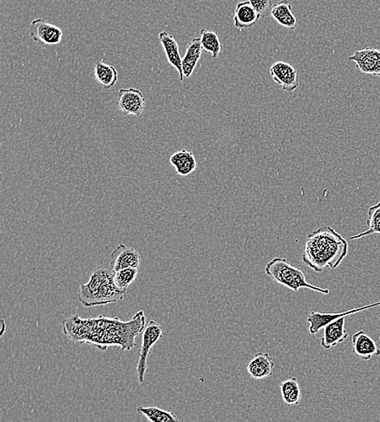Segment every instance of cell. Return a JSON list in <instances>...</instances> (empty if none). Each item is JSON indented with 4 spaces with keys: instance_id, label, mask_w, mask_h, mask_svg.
I'll return each instance as SVG.
<instances>
[{
    "instance_id": "1",
    "label": "cell",
    "mask_w": 380,
    "mask_h": 422,
    "mask_svg": "<svg viewBox=\"0 0 380 422\" xmlns=\"http://www.w3.org/2000/svg\"><path fill=\"white\" fill-rule=\"evenodd\" d=\"M145 314L138 312L131 321L123 323L119 318L99 317L83 320L78 316L63 322V332L71 340L87 343L104 350L108 346L119 345L123 350L135 346V338L143 331Z\"/></svg>"
},
{
    "instance_id": "2",
    "label": "cell",
    "mask_w": 380,
    "mask_h": 422,
    "mask_svg": "<svg viewBox=\"0 0 380 422\" xmlns=\"http://www.w3.org/2000/svg\"><path fill=\"white\" fill-rule=\"evenodd\" d=\"M348 247L347 240L332 227H321L306 240L303 262L317 273L336 269L348 254Z\"/></svg>"
},
{
    "instance_id": "3",
    "label": "cell",
    "mask_w": 380,
    "mask_h": 422,
    "mask_svg": "<svg viewBox=\"0 0 380 422\" xmlns=\"http://www.w3.org/2000/svg\"><path fill=\"white\" fill-rule=\"evenodd\" d=\"M114 271L106 268L97 269L87 284L79 289L78 298L86 307H94L117 303L124 298V292L120 291L113 280Z\"/></svg>"
},
{
    "instance_id": "4",
    "label": "cell",
    "mask_w": 380,
    "mask_h": 422,
    "mask_svg": "<svg viewBox=\"0 0 380 422\" xmlns=\"http://www.w3.org/2000/svg\"><path fill=\"white\" fill-rule=\"evenodd\" d=\"M266 273L277 284L295 292L300 289H308L323 294H329L328 289L309 284L302 269L291 266L286 258H273L267 264Z\"/></svg>"
},
{
    "instance_id": "5",
    "label": "cell",
    "mask_w": 380,
    "mask_h": 422,
    "mask_svg": "<svg viewBox=\"0 0 380 422\" xmlns=\"http://www.w3.org/2000/svg\"><path fill=\"white\" fill-rule=\"evenodd\" d=\"M163 336V328L159 323L150 322L143 329L141 349L139 350V359L137 361L138 380L140 383H145V376L148 368L147 361L154 347Z\"/></svg>"
},
{
    "instance_id": "6",
    "label": "cell",
    "mask_w": 380,
    "mask_h": 422,
    "mask_svg": "<svg viewBox=\"0 0 380 422\" xmlns=\"http://www.w3.org/2000/svg\"><path fill=\"white\" fill-rule=\"evenodd\" d=\"M30 30L31 39L40 45H58L63 40L62 30L43 19L32 21Z\"/></svg>"
},
{
    "instance_id": "7",
    "label": "cell",
    "mask_w": 380,
    "mask_h": 422,
    "mask_svg": "<svg viewBox=\"0 0 380 422\" xmlns=\"http://www.w3.org/2000/svg\"><path fill=\"white\" fill-rule=\"evenodd\" d=\"M119 106L125 115H132L141 117L146 108L145 95L134 88L119 90Z\"/></svg>"
},
{
    "instance_id": "8",
    "label": "cell",
    "mask_w": 380,
    "mask_h": 422,
    "mask_svg": "<svg viewBox=\"0 0 380 422\" xmlns=\"http://www.w3.org/2000/svg\"><path fill=\"white\" fill-rule=\"evenodd\" d=\"M348 59L355 63L361 73L380 77V49L368 48L357 50Z\"/></svg>"
},
{
    "instance_id": "9",
    "label": "cell",
    "mask_w": 380,
    "mask_h": 422,
    "mask_svg": "<svg viewBox=\"0 0 380 422\" xmlns=\"http://www.w3.org/2000/svg\"><path fill=\"white\" fill-rule=\"evenodd\" d=\"M110 259L111 270L115 272L125 268L140 267L142 257L136 249L119 244L111 253Z\"/></svg>"
},
{
    "instance_id": "10",
    "label": "cell",
    "mask_w": 380,
    "mask_h": 422,
    "mask_svg": "<svg viewBox=\"0 0 380 422\" xmlns=\"http://www.w3.org/2000/svg\"><path fill=\"white\" fill-rule=\"evenodd\" d=\"M270 74L277 85L287 92L294 91L299 86L298 72L291 64L277 61L270 68Z\"/></svg>"
},
{
    "instance_id": "11",
    "label": "cell",
    "mask_w": 380,
    "mask_h": 422,
    "mask_svg": "<svg viewBox=\"0 0 380 422\" xmlns=\"http://www.w3.org/2000/svg\"><path fill=\"white\" fill-rule=\"evenodd\" d=\"M377 305H380V301H378L377 303L363 306V307L350 309L348 310V311L341 313H321L312 311L307 318L308 323H310L309 332L312 335H316L321 329L338 318L349 316V315L363 311L364 309H368Z\"/></svg>"
},
{
    "instance_id": "12",
    "label": "cell",
    "mask_w": 380,
    "mask_h": 422,
    "mask_svg": "<svg viewBox=\"0 0 380 422\" xmlns=\"http://www.w3.org/2000/svg\"><path fill=\"white\" fill-rule=\"evenodd\" d=\"M352 352L357 358L369 361L373 356L380 355V349L373 338L363 331H360L352 336Z\"/></svg>"
},
{
    "instance_id": "13",
    "label": "cell",
    "mask_w": 380,
    "mask_h": 422,
    "mask_svg": "<svg viewBox=\"0 0 380 422\" xmlns=\"http://www.w3.org/2000/svg\"><path fill=\"white\" fill-rule=\"evenodd\" d=\"M346 317L335 320L323 327V336L321 344L324 349H331L332 347L344 342L349 336L346 330Z\"/></svg>"
},
{
    "instance_id": "14",
    "label": "cell",
    "mask_w": 380,
    "mask_h": 422,
    "mask_svg": "<svg viewBox=\"0 0 380 422\" xmlns=\"http://www.w3.org/2000/svg\"><path fill=\"white\" fill-rule=\"evenodd\" d=\"M159 38L169 64L178 71L180 81H183L185 77L183 72V58L181 57L177 41L172 35L166 31L160 32Z\"/></svg>"
},
{
    "instance_id": "15",
    "label": "cell",
    "mask_w": 380,
    "mask_h": 422,
    "mask_svg": "<svg viewBox=\"0 0 380 422\" xmlns=\"http://www.w3.org/2000/svg\"><path fill=\"white\" fill-rule=\"evenodd\" d=\"M275 363L268 352H258L248 365V372L254 379H263L273 375Z\"/></svg>"
},
{
    "instance_id": "16",
    "label": "cell",
    "mask_w": 380,
    "mask_h": 422,
    "mask_svg": "<svg viewBox=\"0 0 380 422\" xmlns=\"http://www.w3.org/2000/svg\"><path fill=\"white\" fill-rule=\"evenodd\" d=\"M261 16L249 1L238 3L236 7L234 24L239 30L248 29L259 20Z\"/></svg>"
},
{
    "instance_id": "17",
    "label": "cell",
    "mask_w": 380,
    "mask_h": 422,
    "mask_svg": "<svg viewBox=\"0 0 380 422\" xmlns=\"http://www.w3.org/2000/svg\"><path fill=\"white\" fill-rule=\"evenodd\" d=\"M170 162L179 175L187 176L196 171L197 164L193 153L187 150L175 152L170 156Z\"/></svg>"
},
{
    "instance_id": "18",
    "label": "cell",
    "mask_w": 380,
    "mask_h": 422,
    "mask_svg": "<svg viewBox=\"0 0 380 422\" xmlns=\"http://www.w3.org/2000/svg\"><path fill=\"white\" fill-rule=\"evenodd\" d=\"M271 16L278 24L291 30H294L298 26L293 11H292L291 4L287 0L277 3L273 6Z\"/></svg>"
},
{
    "instance_id": "19",
    "label": "cell",
    "mask_w": 380,
    "mask_h": 422,
    "mask_svg": "<svg viewBox=\"0 0 380 422\" xmlns=\"http://www.w3.org/2000/svg\"><path fill=\"white\" fill-rule=\"evenodd\" d=\"M201 38L193 39L188 45L186 53L183 58V72L185 78H189L200 60L202 54Z\"/></svg>"
},
{
    "instance_id": "20",
    "label": "cell",
    "mask_w": 380,
    "mask_h": 422,
    "mask_svg": "<svg viewBox=\"0 0 380 422\" xmlns=\"http://www.w3.org/2000/svg\"><path fill=\"white\" fill-rule=\"evenodd\" d=\"M94 77L96 81L100 83L105 90H109L117 84L119 73L112 65L99 61L95 64Z\"/></svg>"
},
{
    "instance_id": "21",
    "label": "cell",
    "mask_w": 380,
    "mask_h": 422,
    "mask_svg": "<svg viewBox=\"0 0 380 422\" xmlns=\"http://www.w3.org/2000/svg\"><path fill=\"white\" fill-rule=\"evenodd\" d=\"M282 399L286 405H299L302 400V392L298 379L295 377L286 380L280 384Z\"/></svg>"
},
{
    "instance_id": "22",
    "label": "cell",
    "mask_w": 380,
    "mask_h": 422,
    "mask_svg": "<svg viewBox=\"0 0 380 422\" xmlns=\"http://www.w3.org/2000/svg\"><path fill=\"white\" fill-rule=\"evenodd\" d=\"M139 414L145 416L152 422L179 421L178 416L172 412H168L157 407L139 406L137 409Z\"/></svg>"
},
{
    "instance_id": "23",
    "label": "cell",
    "mask_w": 380,
    "mask_h": 422,
    "mask_svg": "<svg viewBox=\"0 0 380 422\" xmlns=\"http://www.w3.org/2000/svg\"><path fill=\"white\" fill-rule=\"evenodd\" d=\"M201 41L203 49L212 54V59L219 57L222 44L217 32L203 29L201 30Z\"/></svg>"
},
{
    "instance_id": "24",
    "label": "cell",
    "mask_w": 380,
    "mask_h": 422,
    "mask_svg": "<svg viewBox=\"0 0 380 422\" xmlns=\"http://www.w3.org/2000/svg\"><path fill=\"white\" fill-rule=\"evenodd\" d=\"M368 215L367 225L368 229L363 233L351 236L350 240H358L364 238L366 236L380 234V202L377 205L368 209Z\"/></svg>"
},
{
    "instance_id": "25",
    "label": "cell",
    "mask_w": 380,
    "mask_h": 422,
    "mask_svg": "<svg viewBox=\"0 0 380 422\" xmlns=\"http://www.w3.org/2000/svg\"><path fill=\"white\" fill-rule=\"evenodd\" d=\"M139 268L130 267L114 272L113 280L120 291L126 294L128 287L136 280L138 276Z\"/></svg>"
},
{
    "instance_id": "26",
    "label": "cell",
    "mask_w": 380,
    "mask_h": 422,
    "mask_svg": "<svg viewBox=\"0 0 380 422\" xmlns=\"http://www.w3.org/2000/svg\"><path fill=\"white\" fill-rule=\"evenodd\" d=\"M261 17L271 16L272 0H248Z\"/></svg>"
},
{
    "instance_id": "27",
    "label": "cell",
    "mask_w": 380,
    "mask_h": 422,
    "mask_svg": "<svg viewBox=\"0 0 380 422\" xmlns=\"http://www.w3.org/2000/svg\"><path fill=\"white\" fill-rule=\"evenodd\" d=\"M4 327H6V324H4V322H3V330H2V336H3V332H4Z\"/></svg>"
}]
</instances>
